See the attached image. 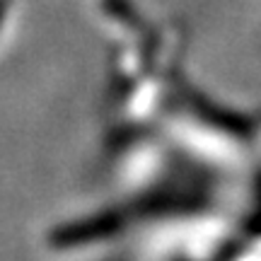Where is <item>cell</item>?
Segmentation results:
<instances>
[{"label":"cell","mask_w":261,"mask_h":261,"mask_svg":"<svg viewBox=\"0 0 261 261\" xmlns=\"http://www.w3.org/2000/svg\"><path fill=\"white\" fill-rule=\"evenodd\" d=\"M3 8H5V0H0V17H3Z\"/></svg>","instance_id":"6da1fadb"}]
</instances>
